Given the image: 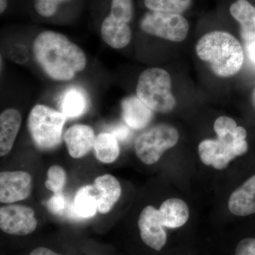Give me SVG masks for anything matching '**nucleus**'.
I'll use <instances>...</instances> for the list:
<instances>
[{
    "mask_svg": "<svg viewBox=\"0 0 255 255\" xmlns=\"http://www.w3.org/2000/svg\"><path fill=\"white\" fill-rule=\"evenodd\" d=\"M140 26L147 34L172 42L184 41L189 31V23L182 15L159 11L146 13Z\"/></svg>",
    "mask_w": 255,
    "mask_h": 255,
    "instance_id": "0eeeda50",
    "label": "nucleus"
},
{
    "mask_svg": "<svg viewBox=\"0 0 255 255\" xmlns=\"http://www.w3.org/2000/svg\"><path fill=\"white\" fill-rule=\"evenodd\" d=\"M235 255H255V238H246L238 243Z\"/></svg>",
    "mask_w": 255,
    "mask_h": 255,
    "instance_id": "a878e982",
    "label": "nucleus"
},
{
    "mask_svg": "<svg viewBox=\"0 0 255 255\" xmlns=\"http://www.w3.org/2000/svg\"><path fill=\"white\" fill-rule=\"evenodd\" d=\"M67 119L61 112L48 106L33 107L28 115L27 127L32 141L38 150H53L60 145Z\"/></svg>",
    "mask_w": 255,
    "mask_h": 255,
    "instance_id": "20e7f679",
    "label": "nucleus"
},
{
    "mask_svg": "<svg viewBox=\"0 0 255 255\" xmlns=\"http://www.w3.org/2000/svg\"><path fill=\"white\" fill-rule=\"evenodd\" d=\"M110 15L119 21L130 22L133 16L132 0H112Z\"/></svg>",
    "mask_w": 255,
    "mask_h": 255,
    "instance_id": "b1692460",
    "label": "nucleus"
},
{
    "mask_svg": "<svg viewBox=\"0 0 255 255\" xmlns=\"http://www.w3.org/2000/svg\"><path fill=\"white\" fill-rule=\"evenodd\" d=\"M33 189L31 174L25 171H4L0 173V202L14 204L28 199Z\"/></svg>",
    "mask_w": 255,
    "mask_h": 255,
    "instance_id": "1a4fd4ad",
    "label": "nucleus"
},
{
    "mask_svg": "<svg viewBox=\"0 0 255 255\" xmlns=\"http://www.w3.org/2000/svg\"><path fill=\"white\" fill-rule=\"evenodd\" d=\"M67 180L65 169L60 165L51 166L47 172V179L45 187L54 194L62 193Z\"/></svg>",
    "mask_w": 255,
    "mask_h": 255,
    "instance_id": "5701e85b",
    "label": "nucleus"
},
{
    "mask_svg": "<svg viewBox=\"0 0 255 255\" xmlns=\"http://www.w3.org/2000/svg\"><path fill=\"white\" fill-rule=\"evenodd\" d=\"M93 149L96 158L105 164L113 163L120 155L118 139L111 132H101L96 136Z\"/></svg>",
    "mask_w": 255,
    "mask_h": 255,
    "instance_id": "6ab92c4d",
    "label": "nucleus"
},
{
    "mask_svg": "<svg viewBox=\"0 0 255 255\" xmlns=\"http://www.w3.org/2000/svg\"><path fill=\"white\" fill-rule=\"evenodd\" d=\"M93 186L98 198L99 212L108 214L122 196L120 182L112 174H104L96 178Z\"/></svg>",
    "mask_w": 255,
    "mask_h": 255,
    "instance_id": "f8f14e48",
    "label": "nucleus"
},
{
    "mask_svg": "<svg viewBox=\"0 0 255 255\" xmlns=\"http://www.w3.org/2000/svg\"><path fill=\"white\" fill-rule=\"evenodd\" d=\"M11 58L14 61L17 62L18 55H22L25 58L28 60V51L24 46H18L14 47V50H11Z\"/></svg>",
    "mask_w": 255,
    "mask_h": 255,
    "instance_id": "cd10ccee",
    "label": "nucleus"
},
{
    "mask_svg": "<svg viewBox=\"0 0 255 255\" xmlns=\"http://www.w3.org/2000/svg\"><path fill=\"white\" fill-rule=\"evenodd\" d=\"M110 132L113 134L114 136L118 139V140H127L130 135V130L123 124L114 126Z\"/></svg>",
    "mask_w": 255,
    "mask_h": 255,
    "instance_id": "bb28decb",
    "label": "nucleus"
},
{
    "mask_svg": "<svg viewBox=\"0 0 255 255\" xmlns=\"http://www.w3.org/2000/svg\"><path fill=\"white\" fill-rule=\"evenodd\" d=\"M179 134L168 124H159L147 129L135 139V151L142 163L153 164L158 162L164 152L174 147Z\"/></svg>",
    "mask_w": 255,
    "mask_h": 255,
    "instance_id": "423d86ee",
    "label": "nucleus"
},
{
    "mask_svg": "<svg viewBox=\"0 0 255 255\" xmlns=\"http://www.w3.org/2000/svg\"><path fill=\"white\" fill-rule=\"evenodd\" d=\"M247 53L251 61L255 64V40L248 43L247 46Z\"/></svg>",
    "mask_w": 255,
    "mask_h": 255,
    "instance_id": "c756f323",
    "label": "nucleus"
},
{
    "mask_svg": "<svg viewBox=\"0 0 255 255\" xmlns=\"http://www.w3.org/2000/svg\"><path fill=\"white\" fill-rule=\"evenodd\" d=\"M161 219L159 209L147 206L140 213L138 228L140 238L146 246L156 251H159L165 246L167 234Z\"/></svg>",
    "mask_w": 255,
    "mask_h": 255,
    "instance_id": "9d476101",
    "label": "nucleus"
},
{
    "mask_svg": "<svg viewBox=\"0 0 255 255\" xmlns=\"http://www.w3.org/2000/svg\"><path fill=\"white\" fill-rule=\"evenodd\" d=\"M35 60L45 73L55 81H69L87 65L82 48L65 35L46 31L37 36L33 43Z\"/></svg>",
    "mask_w": 255,
    "mask_h": 255,
    "instance_id": "f257e3e1",
    "label": "nucleus"
},
{
    "mask_svg": "<svg viewBox=\"0 0 255 255\" xmlns=\"http://www.w3.org/2000/svg\"><path fill=\"white\" fill-rule=\"evenodd\" d=\"M66 207V199L62 193L54 194L48 202V208L53 214H60Z\"/></svg>",
    "mask_w": 255,
    "mask_h": 255,
    "instance_id": "393cba45",
    "label": "nucleus"
},
{
    "mask_svg": "<svg viewBox=\"0 0 255 255\" xmlns=\"http://www.w3.org/2000/svg\"><path fill=\"white\" fill-rule=\"evenodd\" d=\"M253 104H254V105L255 107V88L254 91H253Z\"/></svg>",
    "mask_w": 255,
    "mask_h": 255,
    "instance_id": "473e14b6",
    "label": "nucleus"
},
{
    "mask_svg": "<svg viewBox=\"0 0 255 255\" xmlns=\"http://www.w3.org/2000/svg\"><path fill=\"white\" fill-rule=\"evenodd\" d=\"M233 18L241 24V35L245 41L255 40V7L247 0H237L230 8Z\"/></svg>",
    "mask_w": 255,
    "mask_h": 255,
    "instance_id": "a211bd4d",
    "label": "nucleus"
},
{
    "mask_svg": "<svg viewBox=\"0 0 255 255\" xmlns=\"http://www.w3.org/2000/svg\"><path fill=\"white\" fill-rule=\"evenodd\" d=\"M35 211L21 204H10L0 208V228L6 234L23 236L36 229Z\"/></svg>",
    "mask_w": 255,
    "mask_h": 255,
    "instance_id": "6e6552de",
    "label": "nucleus"
},
{
    "mask_svg": "<svg viewBox=\"0 0 255 255\" xmlns=\"http://www.w3.org/2000/svg\"><path fill=\"white\" fill-rule=\"evenodd\" d=\"M75 212L80 217L90 219L98 211V198L93 185L84 186L78 189L74 199Z\"/></svg>",
    "mask_w": 255,
    "mask_h": 255,
    "instance_id": "aec40b11",
    "label": "nucleus"
},
{
    "mask_svg": "<svg viewBox=\"0 0 255 255\" xmlns=\"http://www.w3.org/2000/svg\"><path fill=\"white\" fill-rule=\"evenodd\" d=\"M52 1H53V2H55V4L59 5L61 2H64V1H70V0H52Z\"/></svg>",
    "mask_w": 255,
    "mask_h": 255,
    "instance_id": "2f4dec72",
    "label": "nucleus"
},
{
    "mask_svg": "<svg viewBox=\"0 0 255 255\" xmlns=\"http://www.w3.org/2000/svg\"><path fill=\"white\" fill-rule=\"evenodd\" d=\"M161 219L164 227H182L189 218V209L184 201L177 198H171L164 201L159 209Z\"/></svg>",
    "mask_w": 255,
    "mask_h": 255,
    "instance_id": "f3484780",
    "label": "nucleus"
},
{
    "mask_svg": "<svg viewBox=\"0 0 255 255\" xmlns=\"http://www.w3.org/2000/svg\"><path fill=\"white\" fill-rule=\"evenodd\" d=\"M136 94L153 112L169 113L176 106L170 75L162 68H149L142 72L137 80Z\"/></svg>",
    "mask_w": 255,
    "mask_h": 255,
    "instance_id": "39448f33",
    "label": "nucleus"
},
{
    "mask_svg": "<svg viewBox=\"0 0 255 255\" xmlns=\"http://www.w3.org/2000/svg\"><path fill=\"white\" fill-rule=\"evenodd\" d=\"M144 2L152 11L181 14L189 9L191 0H145Z\"/></svg>",
    "mask_w": 255,
    "mask_h": 255,
    "instance_id": "4be33fe9",
    "label": "nucleus"
},
{
    "mask_svg": "<svg viewBox=\"0 0 255 255\" xmlns=\"http://www.w3.org/2000/svg\"><path fill=\"white\" fill-rule=\"evenodd\" d=\"M122 118L128 127L141 130L147 127L153 117L151 110L137 96L127 97L122 102Z\"/></svg>",
    "mask_w": 255,
    "mask_h": 255,
    "instance_id": "ddd939ff",
    "label": "nucleus"
},
{
    "mask_svg": "<svg viewBox=\"0 0 255 255\" xmlns=\"http://www.w3.org/2000/svg\"><path fill=\"white\" fill-rule=\"evenodd\" d=\"M102 39L117 49L125 48L131 41L132 33L128 23L119 21L111 15L104 20L101 26Z\"/></svg>",
    "mask_w": 255,
    "mask_h": 255,
    "instance_id": "dca6fc26",
    "label": "nucleus"
},
{
    "mask_svg": "<svg viewBox=\"0 0 255 255\" xmlns=\"http://www.w3.org/2000/svg\"><path fill=\"white\" fill-rule=\"evenodd\" d=\"M21 114L15 109H7L0 115V156L4 157L12 149L21 126Z\"/></svg>",
    "mask_w": 255,
    "mask_h": 255,
    "instance_id": "2eb2a0df",
    "label": "nucleus"
},
{
    "mask_svg": "<svg viewBox=\"0 0 255 255\" xmlns=\"http://www.w3.org/2000/svg\"><path fill=\"white\" fill-rule=\"evenodd\" d=\"M228 209L235 216L255 214V174L233 191L228 200Z\"/></svg>",
    "mask_w": 255,
    "mask_h": 255,
    "instance_id": "4468645a",
    "label": "nucleus"
},
{
    "mask_svg": "<svg viewBox=\"0 0 255 255\" xmlns=\"http://www.w3.org/2000/svg\"><path fill=\"white\" fill-rule=\"evenodd\" d=\"M7 6V0H0V13L2 14Z\"/></svg>",
    "mask_w": 255,
    "mask_h": 255,
    "instance_id": "7c9ffc66",
    "label": "nucleus"
},
{
    "mask_svg": "<svg viewBox=\"0 0 255 255\" xmlns=\"http://www.w3.org/2000/svg\"><path fill=\"white\" fill-rule=\"evenodd\" d=\"M217 139H206L199 145L201 162L207 166L222 170L236 157L245 155L248 150L246 128L238 127L232 118L221 117L214 125Z\"/></svg>",
    "mask_w": 255,
    "mask_h": 255,
    "instance_id": "f03ea898",
    "label": "nucleus"
},
{
    "mask_svg": "<svg viewBox=\"0 0 255 255\" xmlns=\"http://www.w3.org/2000/svg\"><path fill=\"white\" fill-rule=\"evenodd\" d=\"M96 136L95 130L90 126L76 124L69 128L63 135V140L69 155L80 159L93 149Z\"/></svg>",
    "mask_w": 255,
    "mask_h": 255,
    "instance_id": "9b49d317",
    "label": "nucleus"
},
{
    "mask_svg": "<svg viewBox=\"0 0 255 255\" xmlns=\"http://www.w3.org/2000/svg\"><path fill=\"white\" fill-rule=\"evenodd\" d=\"M196 51L201 60L209 64L213 73L222 78L236 75L244 63L241 43L228 32L206 33L198 41Z\"/></svg>",
    "mask_w": 255,
    "mask_h": 255,
    "instance_id": "7ed1b4c3",
    "label": "nucleus"
},
{
    "mask_svg": "<svg viewBox=\"0 0 255 255\" xmlns=\"http://www.w3.org/2000/svg\"><path fill=\"white\" fill-rule=\"evenodd\" d=\"M87 107V100L82 90L71 88L65 92L62 100L61 112L68 119H75L84 114Z\"/></svg>",
    "mask_w": 255,
    "mask_h": 255,
    "instance_id": "412c9836",
    "label": "nucleus"
},
{
    "mask_svg": "<svg viewBox=\"0 0 255 255\" xmlns=\"http://www.w3.org/2000/svg\"><path fill=\"white\" fill-rule=\"evenodd\" d=\"M29 255H61L46 248H38L33 250Z\"/></svg>",
    "mask_w": 255,
    "mask_h": 255,
    "instance_id": "c85d7f7f",
    "label": "nucleus"
}]
</instances>
